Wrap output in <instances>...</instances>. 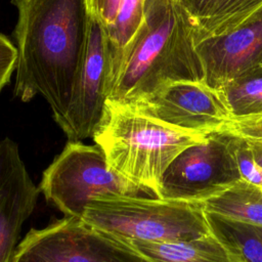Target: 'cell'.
<instances>
[{
    "mask_svg": "<svg viewBox=\"0 0 262 262\" xmlns=\"http://www.w3.org/2000/svg\"><path fill=\"white\" fill-rule=\"evenodd\" d=\"M247 140L252 148L257 164L262 168V140Z\"/></svg>",
    "mask_w": 262,
    "mask_h": 262,
    "instance_id": "7402d4cb",
    "label": "cell"
},
{
    "mask_svg": "<svg viewBox=\"0 0 262 262\" xmlns=\"http://www.w3.org/2000/svg\"><path fill=\"white\" fill-rule=\"evenodd\" d=\"M209 135L107 100L103 120L92 138L111 168L144 192L157 195L161 179L175 158Z\"/></svg>",
    "mask_w": 262,
    "mask_h": 262,
    "instance_id": "3957f363",
    "label": "cell"
},
{
    "mask_svg": "<svg viewBox=\"0 0 262 262\" xmlns=\"http://www.w3.org/2000/svg\"><path fill=\"white\" fill-rule=\"evenodd\" d=\"M200 204L206 213L262 225V187L243 179Z\"/></svg>",
    "mask_w": 262,
    "mask_h": 262,
    "instance_id": "2e32d148",
    "label": "cell"
},
{
    "mask_svg": "<svg viewBox=\"0 0 262 262\" xmlns=\"http://www.w3.org/2000/svg\"><path fill=\"white\" fill-rule=\"evenodd\" d=\"M90 14L104 28L115 21L123 0H88Z\"/></svg>",
    "mask_w": 262,
    "mask_h": 262,
    "instance_id": "44dd1931",
    "label": "cell"
},
{
    "mask_svg": "<svg viewBox=\"0 0 262 262\" xmlns=\"http://www.w3.org/2000/svg\"><path fill=\"white\" fill-rule=\"evenodd\" d=\"M233 157L221 133H212L178 155L165 171L157 198L202 203L241 180Z\"/></svg>",
    "mask_w": 262,
    "mask_h": 262,
    "instance_id": "52a82bcc",
    "label": "cell"
},
{
    "mask_svg": "<svg viewBox=\"0 0 262 262\" xmlns=\"http://www.w3.org/2000/svg\"><path fill=\"white\" fill-rule=\"evenodd\" d=\"M149 262H232L212 234L178 242H126Z\"/></svg>",
    "mask_w": 262,
    "mask_h": 262,
    "instance_id": "4fadbf2b",
    "label": "cell"
},
{
    "mask_svg": "<svg viewBox=\"0 0 262 262\" xmlns=\"http://www.w3.org/2000/svg\"><path fill=\"white\" fill-rule=\"evenodd\" d=\"M82 219L124 242H178L211 234L200 203L140 195L91 200Z\"/></svg>",
    "mask_w": 262,
    "mask_h": 262,
    "instance_id": "277c9868",
    "label": "cell"
},
{
    "mask_svg": "<svg viewBox=\"0 0 262 262\" xmlns=\"http://www.w3.org/2000/svg\"><path fill=\"white\" fill-rule=\"evenodd\" d=\"M39 189L64 216L79 218L93 199L144 192L111 168L97 144L87 145L81 141L66 144L44 170Z\"/></svg>",
    "mask_w": 262,
    "mask_h": 262,
    "instance_id": "5b68a950",
    "label": "cell"
},
{
    "mask_svg": "<svg viewBox=\"0 0 262 262\" xmlns=\"http://www.w3.org/2000/svg\"><path fill=\"white\" fill-rule=\"evenodd\" d=\"M17 50L12 42L0 33V91L10 81L15 71Z\"/></svg>",
    "mask_w": 262,
    "mask_h": 262,
    "instance_id": "ffe728a7",
    "label": "cell"
},
{
    "mask_svg": "<svg viewBox=\"0 0 262 262\" xmlns=\"http://www.w3.org/2000/svg\"><path fill=\"white\" fill-rule=\"evenodd\" d=\"M221 89L234 118L262 114V67L242 75Z\"/></svg>",
    "mask_w": 262,
    "mask_h": 262,
    "instance_id": "e0dca14e",
    "label": "cell"
},
{
    "mask_svg": "<svg viewBox=\"0 0 262 262\" xmlns=\"http://www.w3.org/2000/svg\"><path fill=\"white\" fill-rule=\"evenodd\" d=\"M39 192L17 143L8 137L0 140V262H11L21 227L35 209Z\"/></svg>",
    "mask_w": 262,
    "mask_h": 262,
    "instance_id": "30bf717a",
    "label": "cell"
},
{
    "mask_svg": "<svg viewBox=\"0 0 262 262\" xmlns=\"http://www.w3.org/2000/svg\"><path fill=\"white\" fill-rule=\"evenodd\" d=\"M17 9L14 96H42L59 125L81 67L90 24L88 0H11Z\"/></svg>",
    "mask_w": 262,
    "mask_h": 262,
    "instance_id": "6da1fadb",
    "label": "cell"
},
{
    "mask_svg": "<svg viewBox=\"0 0 262 262\" xmlns=\"http://www.w3.org/2000/svg\"><path fill=\"white\" fill-rule=\"evenodd\" d=\"M233 157L241 178L262 187V168L257 164L247 139L221 133Z\"/></svg>",
    "mask_w": 262,
    "mask_h": 262,
    "instance_id": "ac0fdd59",
    "label": "cell"
},
{
    "mask_svg": "<svg viewBox=\"0 0 262 262\" xmlns=\"http://www.w3.org/2000/svg\"><path fill=\"white\" fill-rule=\"evenodd\" d=\"M199 46L223 35L262 9V0H182Z\"/></svg>",
    "mask_w": 262,
    "mask_h": 262,
    "instance_id": "7c38bea8",
    "label": "cell"
},
{
    "mask_svg": "<svg viewBox=\"0 0 262 262\" xmlns=\"http://www.w3.org/2000/svg\"><path fill=\"white\" fill-rule=\"evenodd\" d=\"M11 262H149L128 243L79 217L63 216L32 228L17 245Z\"/></svg>",
    "mask_w": 262,
    "mask_h": 262,
    "instance_id": "8992f818",
    "label": "cell"
},
{
    "mask_svg": "<svg viewBox=\"0 0 262 262\" xmlns=\"http://www.w3.org/2000/svg\"><path fill=\"white\" fill-rule=\"evenodd\" d=\"M219 133L238 136L249 140H262V114L233 118Z\"/></svg>",
    "mask_w": 262,
    "mask_h": 262,
    "instance_id": "d6986e66",
    "label": "cell"
},
{
    "mask_svg": "<svg viewBox=\"0 0 262 262\" xmlns=\"http://www.w3.org/2000/svg\"><path fill=\"white\" fill-rule=\"evenodd\" d=\"M108 97V59L103 26L90 14L89 33L67 114L58 125L69 141L93 137L101 124Z\"/></svg>",
    "mask_w": 262,
    "mask_h": 262,
    "instance_id": "9c48e42d",
    "label": "cell"
},
{
    "mask_svg": "<svg viewBox=\"0 0 262 262\" xmlns=\"http://www.w3.org/2000/svg\"><path fill=\"white\" fill-rule=\"evenodd\" d=\"M206 219L211 234L224 247L232 262H262V225L211 213H206Z\"/></svg>",
    "mask_w": 262,
    "mask_h": 262,
    "instance_id": "5bb4252c",
    "label": "cell"
},
{
    "mask_svg": "<svg viewBox=\"0 0 262 262\" xmlns=\"http://www.w3.org/2000/svg\"><path fill=\"white\" fill-rule=\"evenodd\" d=\"M205 80L191 18L182 0H145L144 16L108 101L132 104L162 84Z\"/></svg>",
    "mask_w": 262,
    "mask_h": 262,
    "instance_id": "7a4b0ae2",
    "label": "cell"
},
{
    "mask_svg": "<svg viewBox=\"0 0 262 262\" xmlns=\"http://www.w3.org/2000/svg\"><path fill=\"white\" fill-rule=\"evenodd\" d=\"M144 6L145 0H123L113 25L103 27L108 59V94L118 78L127 49L141 27Z\"/></svg>",
    "mask_w": 262,
    "mask_h": 262,
    "instance_id": "9a60e30c",
    "label": "cell"
},
{
    "mask_svg": "<svg viewBox=\"0 0 262 262\" xmlns=\"http://www.w3.org/2000/svg\"><path fill=\"white\" fill-rule=\"evenodd\" d=\"M198 49L205 80L215 88L262 67V9L235 29L204 41Z\"/></svg>",
    "mask_w": 262,
    "mask_h": 262,
    "instance_id": "8fae6325",
    "label": "cell"
},
{
    "mask_svg": "<svg viewBox=\"0 0 262 262\" xmlns=\"http://www.w3.org/2000/svg\"><path fill=\"white\" fill-rule=\"evenodd\" d=\"M127 106L170 125L208 135L221 132L234 118L223 90L212 87L204 79L166 82Z\"/></svg>",
    "mask_w": 262,
    "mask_h": 262,
    "instance_id": "ba28073f",
    "label": "cell"
}]
</instances>
